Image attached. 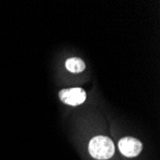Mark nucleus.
Wrapping results in <instances>:
<instances>
[{
    "label": "nucleus",
    "mask_w": 160,
    "mask_h": 160,
    "mask_svg": "<svg viewBox=\"0 0 160 160\" xmlns=\"http://www.w3.org/2000/svg\"><path fill=\"white\" fill-rule=\"evenodd\" d=\"M59 97L62 103L76 107L82 105L86 99L85 91L81 87H73V88H65L60 91Z\"/></svg>",
    "instance_id": "nucleus-2"
},
{
    "label": "nucleus",
    "mask_w": 160,
    "mask_h": 160,
    "mask_svg": "<svg viewBox=\"0 0 160 160\" xmlns=\"http://www.w3.org/2000/svg\"><path fill=\"white\" fill-rule=\"evenodd\" d=\"M65 67L72 73H81L85 69V63L79 58H69L65 62Z\"/></svg>",
    "instance_id": "nucleus-4"
},
{
    "label": "nucleus",
    "mask_w": 160,
    "mask_h": 160,
    "mask_svg": "<svg viewBox=\"0 0 160 160\" xmlns=\"http://www.w3.org/2000/svg\"><path fill=\"white\" fill-rule=\"evenodd\" d=\"M88 151L93 158L98 160H107L113 156L115 147L110 138L103 135H98L90 140Z\"/></svg>",
    "instance_id": "nucleus-1"
},
{
    "label": "nucleus",
    "mask_w": 160,
    "mask_h": 160,
    "mask_svg": "<svg viewBox=\"0 0 160 160\" xmlns=\"http://www.w3.org/2000/svg\"><path fill=\"white\" fill-rule=\"evenodd\" d=\"M119 150L124 156L135 157L142 152V143L133 137H124L119 141Z\"/></svg>",
    "instance_id": "nucleus-3"
}]
</instances>
